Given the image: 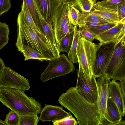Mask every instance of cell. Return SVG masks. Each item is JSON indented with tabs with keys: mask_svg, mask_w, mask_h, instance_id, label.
Wrapping results in <instances>:
<instances>
[{
	"mask_svg": "<svg viewBox=\"0 0 125 125\" xmlns=\"http://www.w3.org/2000/svg\"><path fill=\"white\" fill-rule=\"evenodd\" d=\"M80 35L86 40L91 42L96 39L97 35L83 27L79 31Z\"/></svg>",
	"mask_w": 125,
	"mask_h": 125,
	"instance_id": "cell-32",
	"label": "cell"
},
{
	"mask_svg": "<svg viewBox=\"0 0 125 125\" xmlns=\"http://www.w3.org/2000/svg\"><path fill=\"white\" fill-rule=\"evenodd\" d=\"M15 88L25 91L30 88L28 80L5 66L0 73V88Z\"/></svg>",
	"mask_w": 125,
	"mask_h": 125,
	"instance_id": "cell-7",
	"label": "cell"
},
{
	"mask_svg": "<svg viewBox=\"0 0 125 125\" xmlns=\"http://www.w3.org/2000/svg\"><path fill=\"white\" fill-rule=\"evenodd\" d=\"M117 23H111L100 25L83 27L97 35L114 27Z\"/></svg>",
	"mask_w": 125,
	"mask_h": 125,
	"instance_id": "cell-28",
	"label": "cell"
},
{
	"mask_svg": "<svg viewBox=\"0 0 125 125\" xmlns=\"http://www.w3.org/2000/svg\"><path fill=\"white\" fill-rule=\"evenodd\" d=\"M17 36L16 46L18 50L22 45L30 46L48 58L54 59L60 55V50L44 35H39L25 21L20 12L17 19Z\"/></svg>",
	"mask_w": 125,
	"mask_h": 125,
	"instance_id": "cell-2",
	"label": "cell"
},
{
	"mask_svg": "<svg viewBox=\"0 0 125 125\" xmlns=\"http://www.w3.org/2000/svg\"><path fill=\"white\" fill-rule=\"evenodd\" d=\"M119 83L123 94L125 97V80L120 81Z\"/></svg>",
	"mask_w": 125,
	"mask_h": 125,
	"instance_id": "cell-38",
	"label": "cell"
},
{
	"mask_svg": "<svg viewBox=\"0 0 125 125\" xmlns=\"http://www.w3.org/2000/svg\"><path fill=\"white\" fill-rule=\"evenodd\" d=\"M37 11L44 35L55 47L60 50L59 47L56 42L55 34L52 24L47 22L42 17L40 12L37 10Z\"/></svg>",
	"mask_w": 125,
	"mask_h": 125,
	"instance_id": "cell-18",
	"label": "cell"
},
{
	"mask_svg": "<svg viewBox=\"0 0 125 125\" xmlns=\"http://www.w3.org/2000/svg\"><path fill=\"white\" fill-rule=\"evenodd\" d=\"M23 0L25 3L39 31L42 34L44 35L38 11L33 0Z\"/></svg>",
	"mask_w": 125,
	"mask_h": 125,
	"instance_id": "cell-21",
	"label": "cell"
},
{
	"mask_svg": "<svg viewBox=\"0 0 125 125\" xmlns=\"http://www.w3.org/2000/svg\"><path fill=\"white\" fill-rule=\"evenodd\" d=\"M68 21L74 26H78L79 25V10L72 4H68Z\"/></svg>",
	"mask_w": 125,
	"mask_h": 125,
	"instance_id": "cell-27",
	"label": "cell"
},
{
	"mask_svg": "<svg viewBox=\"0 0 125 125\" xmlns=\"http://www.w3.org/2000/svg\"><path fill=\"white\" fill-rule=\"evenodd\" d=\"M68 20V4H62L56 10L52 20L56 42L59 46V41L64 36V28Z\"/></svg>",
	"mask_w": 125,
	"mask_h": 125,
	"instance_id": "cell-10",
	"label": "cell"
},
{
	"mask_svg": "<svg viewBox=\"0 0 125 125\" xmlns=\"http://www.w3.org/2000/svg\"><path fill=\"white\" fill-rule=\"evenodd\" d=\"M123 0H107L99 1L94 6V8H98L117 12V4Z\"/></svg>",
	"mask_w": 125,
	"mask_h": 125,
	"instance_id": "cell-22",
	"label": "cell"
},
{
	"mask_svg": "<svg viewBox=\"0 0 125 125\" xmlns=\"http://www.w3.org/2000/svg\"><path fill=\"white\" fill-rule=\"evenodd\" d=\"M125 24V17L123 18L113 27L103 33L97 35L96 39L101 44L115 43L121 29Z\"/></svg>",
	"mask_w": 125,
	"mask_h": 125,
	"instance_id": "cell-15",
	"label": "cell"
},
{
	"mask_svg": "<svg viewBox=\"0 0 125 125\" xmlns=\"http://www.w3.org/2000/svg\"><path fill=\"white\" fill-rule=\"evenodd\" d=\"M99 78L96 81L98 95L97 104L101 115L105 119L104 115L108 98V83L111 79L106 75Z\"/></svg>",
	"mask_w": 125,
	"mask_h": 125,
	"instance_id": "cell-13",
	"label": "cell"
},
{
	"mask_svg": "<svg viewBox=\"0 0 125 125\" xmlns=\"http://www.w3.org/2000/svg\"><path fill=\"white\" fill-rule=\"evenodd\" d=\"M115 43L102 44L97 50L94 71V76L96 78L105 75V72L113 53Z\"/></svg>",
	"mask_w": 125,
	"mask_h": 125,
	"instance_id": "cell-9",
	"label": "cell"
},
{
	"mask_svg": "<svg viewBox=\"0 0 125 125\" xmlns=\"http://www.w3.org/2000/svg\"><path fill=\"white\" fill-rule=\"evenodd\" d=\"M37 10L45 20L52 24L56 9L62 3L61 0H33Z\"/></svg>",
	"mask_w": 125,
	"mask_h": 125,
	"instance_id": "cell-11",
	"label": "cell"
},
{
	"mask_svg": "<svg viewBox=\"0 0 125 125\" xmlns=\"http://www.w3.org/2000/svg\"><path fill=\"white\" fill-rule=\"evenodd\" d=\"M25 91L15 88H0V101L19 116L38 115L42 109L41 104L28 96Z\"/></svg>",
	"mask_w": 125,
	"mask_h": 125,
	"instance_id": "cell-3",
	"label": "cell"
},
{
	"mask_svg": "<svg viewBox=\"0 0 125 125\" xmlns=\"http://www.w3.org/2000/svg\"><path fill=\"white\" fill-rule=\"evenodd\" d=\"M78 124L77 121L72 115L53 122L54 125H77Z\"/></svg>",
	"mask_w": 125,
	"mask_h": 125,
	"instance_id": "cell-31",
	"label": "cell"
},
{
	"mask_svg": "<svg viewBox=\"0 0 125 125\" xmlns=\"http://www.w3.org/2000/svg\"><path fill=\"white\" fill-rule=\"evenodd\" d=\"M40 113L39 120L42 122L47 121L53 122L71 115L70 112L64 110L62 106L46 104L41 109Z\"/></svg>",
	"mask_w": 125,
	"mask_h": 125,
	"instance_id": "cell-12",
	"label": "cell"
},
{
	"mask_svg": "<svg viewBox=\"0 0 125 125\" xmlns=\"http://www.w3.org/2000/svg\"><path fill=\"white\" fill-rule=\"evenodd\" d=\"M0 125H7L5 123L4 121L0 119Z\"/></svg>",
	"mask_w": 125,
	"mask_h": 125,
	"instance_id": "cell-42",
	"label": "cell"
},
{
	"mask_svg": "<svg viewBox=\"0 0 125 125\" xmlns=\"http://www.w3.org/2000/svg\"><path fill=\"white\" fill-rule=\"evenodd\" d=\"M108 123H114L121 120L122 117L115 104L108 98L104 115Z\"/></svg>",
	"mask_w": 125,
	"mask_h": 125,
	"instance_id": "cell-16",
	"label": "cell"
},
{
	"mask_svg": "<svg viewBox=\"0 0 125 125\" xmlns=\"http://www.w3.org/2000/svg\"><path fill=\"white\" fill-rule=\"evenodd\" d=\"M107 125H125V122L124 121H120L114 123H108Z\"/></svg>",
	"mask_w": 125,
	"mask_h": 125,
	"instance_id": "cell-39",
	"label": "cell"
},
{
	"mask_svg": "<svg viewBox=\"0 0 125 125\" xmlns=\"http://www.w3.org/2000/svg\"><path fill=\"white\" fill-rule=\"evenodd\" d=\"M108 98L116 105L122 117L125 113V97L122 92L119 83L112 80L108 83Z\"/></svg>",
	"mask_w": 125,
	"mask_h": 125,
	"instance_id": "cell-14",
	"label": "cell"
},
{
	"mask_svg": "<svg viewBox=\"0 0 125 125\" xmlns=\"http://www.w3.org/2000/svg\"><path fill=\"white\" fill-rule=\"evenodd\" d=\"M9 32V25L0 21V50L8 43Z\"/></svg>",
	"mask_w": 125,
	"mask_h": 125,
	"instance_id": "cell-26",
	"label": "cell"
},
{
	"mask_svg": "<svg viewBox=\"0 0 125 125\" xmlns=\"http://www.w3.org/2000/svg\"><path fill=\"white\" fill-rule=\"evenodd\" d=\"M125 24L123 26L120 32L118 37L115 43L116 45L124 37H125Z\"/></svg>",
	"mask_w": 125,
	"mask_h": 125,
	"instance_id": "cell-37",
	"label": "cell"
},
{
	"mask_svg": "<svg viewBox=\"0 0 125 125\" xmlns=\"http://www.w3.org/2000/svg\"><path fill=\"white\" fill-rule=\"evenodd\" d=\"M74 31L69 32L59 42L60 52L69 53L73 41Z\"/></svg>",
	"mask_w": 125,
	"mask_h": 125,
	"instance_id": "cell-25",
	"label": "cell"
},
{
	"mask_svg": "<svg viewBox=\"0 0 125 125\" xmlns=\"http://www.w3.org/2000/svg\"><path fill=\"white\" fill-rule=\"evenodd\" d=\"M117 13L121 20L125 17V0H123L117 4Z\"/></svg>",
	"mask_w": 125,
	"mask_h": 125,
	"instance_id": "cell-34",
	"label": "cell"
},
{
	"mask_svg": "<svg viewBox=\"0 0 125 125\" xmlns=\"http://www.w3.org/2000/svg\"><path fill=\"white\" fill-rule=\"evenodd\" d=\"M105 74L116 81L125 80V37L115 45Z\"/></svg>",
	"mask_w": 125,
	"mask_h": 125,
	"instance_id": "cell-5",
	"label": "cell"
},
{
	"mask_svg": "<svg viewBox=\"0 0 125 125\" xmlns=\"http://www.w3.org/2000/svg\"><path fill=\"white\" fill-rule=\"evenodd\" d=\"M49 63L40 75L43 82L73 72L75 68L71 61L64 54L49 60Z\"/></svg>",
	"mask_w": 125,
	"mask_h": 125,
	"instance_id": "cell-6",
	"label": "cell"
},
{
	"mask_svg": "<svg viewBox=\"0 0 125 125\" xmlns=\"http://www.w3.org/2000/svg\"><path fill=\"white\" fill-rule=\"evenodd\" d=\"M101 44L90 42L80 35L76 54L79 71L88 81L91 80L94 76L96 52Z\"/></svg>",
	"mask_w": 125,
	"mask_h": 125,
	"instance_id": "cell-4",
	"label": "cell"
},
{
	"mask_svg": "<svg viewBox=\"0 0 125 125\" xmlns=\"http://www.w3.org/2000/svg\"><path fill=\"white\" fill-rule=\"evenodd\" d=\"M76 89L79 94L90 103H97L98 95L96 78L93 76L91 80H87L78 69L77 70Z\"/></svg>",
	"mask_w": 125,
	"mask_h": 125,
	"instance_id": "cell-8",
	"label": "cell"
},
{
	"mask_svg": "<svg viewBox=\"0 0 125 125\" xmlns=\"http://www.w3.org/2000/svg\"><path fill=\"white\" fill-rule=\"evenodd\" d=\"M90 12L98 15L111 23L118 22L121 20L117 12L98 8H94Z\"/></svg>",
	"mask_w": 125,
	"mask_h": 125,
	"instance_id": "cell-19",
	"label": "cell"
},
{
	"mask_svg": "<svg viewBox=\"0 0 125 125\" xmlns=\"http://www.w3.org/2000/svg\"><path fill=\"white\" fill-rule=\"evenodd\" d=\"M58 102L73 114L79 125H107L108 123L101 115L97 103L93 104L86 100L79 94L75 87L62 93Z\"/></svg>",
	"mask_w": 125,
	"mask_h": 125,
	"instance_id": "cell-1",
	"label": "cell"
},
{
	"mask_svg": "<svg viewBox=\"0 0 125 125\" xmlns=\"http://www.w3.org/2000/svg\"><path fill=\"white\" fill-rule=\"evenodd\" d=\"M18 50L23 53L25 57V61L31 59H35L42 62L44 61H47L53 59L45 57L30 46L24 44Z\"/></svg>",
	"mask_w": 125,
	"mask_h": 125,
	"instance_id": "cell-17",
	"label": "cell"
},
{
	"mask_svg": "<svg viewBox=\"0 0 125 125\" xmlns=\"http://www.w3.org/2000/svg\"><path fill=\"white\" fill-rule=\"evenodd\" d=\"M96 0H73L72 4L81 11L90 12Z\"/></svg>",
	"mask_w": 125,
	"mask_h": 125,
	"instance_id": "cell-24",
	"label": "cell"
},
{
	"mask_svg": "<svg viewBox=\"0 0 125 125\" xmlns=\"http://www.w3.org/2000/svg\"><path fill=\"white\" fill-rule=\"evenodd\" d=\"M39 121L37 115H22L20 116L18 125H37Z\"/></svg>",
	"mask_w": 125,
	"mask_h": 125,
	"instance_id": "cell-29",
	"label": "cell"
},
{
	"mask_svg": "<svg viewBox=\"0 0 125 125\" xmlns=\"http://www.w3.org/2000/svg\"><path fill=\"white\" fill-rule=\"evenodd\" d=\"M62 4H63L71 3L72 4L73 0H61Z\"/></svg>",
	"mask_w": 125,
	"mask_h": 125,
	"instance_id": "cell-41",
	"label": "cell"
},
{
	"mask_svg": "<svg viewBox=\"0 0 125 125\" xmlns=\"http://www.w3.org/2000/svg\"><path fill=\"white\" fill-rule=\"evenodd\" d=\"M111 23L105 19L94 20L85 22L83 27L100 25Z\"/></svg>",
	"mask_w": 125,
	"mask_h": 125,
	"instance_id": "cell-35",
	"label": "cell"
},
{
	"mask_svg": "<svg viewBox=\"0 0 125 125\" xmlns=\"http://www.w3.org/2000/svg\"><path fill=\"white\" fill-rule=\"evenodd\" d=\"M19 119L20 116L11 110L6 114L4 121L7 125H18Z\"/></svg>",
	"mask_w": 125,
	"mask_h": 125,
	"instance_id": "cell-30",
	"label": "cell"
},
{
	"mask_svg": "<svg viewBox=\"0 0 125 125\" xmlns=\"http://www.w3.org/2000/svg\"><path fill=\"white\" fill-rule=\"evenodd\" d=\"M11 6L10 0H0V16L8 11Z\"/></svg>",
	"mask_w": 125,
	"mask_h": 125,
	"instance_id": "cell-33",
	"label": "cell"
},
{
	"mask_svg": "<svg viewBox=\"0 0 125 125\" xmlns=\"http://www.w3.org/2000/svg\"><path fill=\"white\" fill-rule=\"evenodd\" d=\"M5 66L4 61L0 57V73Z\"/></svg>",
	"mask_w": 125,
	"mask_h": 125,
	"instance_id": "cell-40",
	"label": "cell"
},
{
	"mask_svg": "<svg viewBox=\"0 0 125 125\" xmlns=\"http://www.w3.org/2000/svg\"><path fill=\"white\" fill-rule=\"evenodd\" d=\"M105 19L102 17L91 12L88 13L84 19V23L94 20Z\"/></svg>",
	"mask_w": 125,
	"mask_h": 125,
	"instance_id": "cell-36",
	"label": "cell"
},
{
	"mask_svg": "<svg viewBox=\"0 0 125 125\" xmlns=\"http://www.w3.org/2000/svg\"><path fill=\"white\" fill-rule=\"evenodd\" d=\"M20 12L25 21L36 33L39 35L43 34L40 32L38 29L25 3L23 1L21 5V10Z\"/></svg>",
	"mask_w": 125,
	"mask_h": 125,
	"instance_id": "cell-23",
	"label": "cell"
},
{
	"mask_svg": "<svg viewBox=\"0 0 125 125\" xmlns=\"http://www.w3.org/2000/svg\"><path fill=\"white\" fill-rule=\"evenodd\" d=\"M80 35L79 31L78 30L77 26L74 27L73 41L69 52L68 53V58L73 64L78 62L76 51Z\"/></svg>",
	"mask_w": 125,
	"mask_h": 125,
	"instance_id": "cell-20",
	"label": "cell"
}]
</instances>
